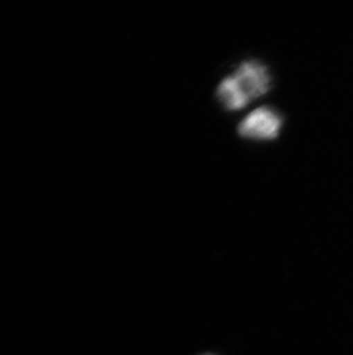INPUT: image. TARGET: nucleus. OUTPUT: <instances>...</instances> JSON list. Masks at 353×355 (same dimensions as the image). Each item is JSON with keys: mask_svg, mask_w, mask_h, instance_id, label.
Segmentation results:
<instances>
[{"mask_svg": "<svg viewBox=\"0 0 353 355\" xmlns=\"http://www.w3.org/2000/svg\"><path fill=\"white\" fill-rule=\"evenodd\" d=\"M217 98L227 111H240L249 104L232 75L221 80L217 87Z\"/></svg>", "mask_w": 353, "mask_h": 355, "instance_id": "obj_3", "label": "nucleus"}, {"mask_svg": "<svg viewBox=\"0 0 353 355\" xmlns=\"http://www.w3.org/2000/svg\"><path fill=\"white\" fill-rule=\"evenodd\" d=\"M232 76L249 103L263 97L271 90L272 78L269 68L260 61L244 60Z\"/></svg>", "mask_w": 353, "mask_h": 355, "instance_id": "obj_2", "label": "nucleus"}, {"mask_svg": "<svg viewBox=\"0 0 353 355\" xmlns=\"http://www.w3.org/2000/svg\"><path fill=\"white\" fill-rule=\"evenodd\" d=\"M283 119L278 112L263 106L248 114L237 125L241 137L255 141H272L280 135Z\"/></svg>", "mask_w": 353, "mask_h": 355, "instance_id": "obj_1", "label": "nucleus"}, {"mask_svg": "<svg viewBox=\"0 0 353 355\" xmlns=\"http://www.w3.org/2000/svg\"><path fill=\"white\" fill-rule=\"evenodd\" d=\"M201 355H215V354H212V353H204V354H201Z\"/></svg>", "mask_w": 353, "mask_h": 355, "instance_id": "obj_4", "label": "nucleus"}]
</instances>
